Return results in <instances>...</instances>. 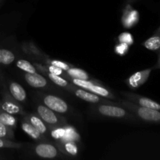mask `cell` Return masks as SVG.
Here are the masks:
<instances>
[{
	"mask_svg": "<svg viewBox=\"0 0 160 160\" xmlns=\"http://www.w3.org/2000/svg\"><path fill=\"white\" fill-rule=\"evenodd\" d=\"M91 110L93 113L103 117L128 120H136L134 115L123 106L117 104V101H112V103H96L92 106Z\"/></svg>",
	"mask_w": 160,
	"mask_h": 160,
	"instance_id": "1",
	"label": "cell"
},
{
	"mask_svg": "<svg viewBox=\"0 0 160 160\" xmlns=\"http://www.w3.org/2000/svg\"><path fill=\"white\" fill-rule=\"evenodd\" d=\"M117 102V104L123 106V108L129 111L135 118L140 119L141 120H143L145 122H149V123H158L160 120V112L159 110L156 109H150L148 107H144V106H138L128 100L120 99Z\"/></svg>",
	"mask_w": 160,
	"mask_h": 160,
	"instance_id": "2",
	"label": "cell"
},
{
	"mask_svg": "<svg viewBox=\"0 0 160 160\" xmlns=\"http://www.w3.org/2000/svg\"><path fill=\"white\" fill-rule=\"evenodd\" d=\"M68 81L77 87L85 89V90L95 94L102 98H107V99L112 100V101H118L120 99V98L116 96L115 94H113L110 90L99 84L96 80H80L70 78Z\"/></svg>",
	"mask_w": 160,
	"mask_h": 160,
	"instance_id": "3",
	"label": "cell"
},
{
	"mask_svg": "<svg viewBox=\"0 0 160 160\" xmlns=\"http://www.w3.org/2000/svg\"><path fill=\"white\" fill-rule=\"evenodd\" d=\"M22 49L34 61L36 60L37 62H42L43 64H49V65L55 66V67L61 68L65 71L73 66L69 64L68 62H62V61L58 60V59H51L45 53L41 51L33 42H28V43L24 44L22 47Z\"/></svg>",
	"mask_w": 160,
	"mask_h": 160,
	"instance_id": "4",
	"label": "cell"
},
{
	"mask_svg": "<svg viewBox=\"0 0 160 160\" xmlns=\"http://www.w3.org/2000/svg\"><path fill=\"white\" fill-rule=\"evenodd\" d=\"M36 114L49 127L63 126L67 124V119L61 116V114L54 112L45 106L44 104H38L36 106Z\"/></svg>",
	"mask_w": 160,
	"mask_h": 160,
	"instance_id": "5",
	"label": "cell"
},
{
	"mask_svg": "<svg viewBox=\"0 0 160 160\" xmlns=\"http://www.w3.org/2000/svg\"><path fill=\"white\" fill-rule=\"evenodd\" d=\"M39 98L42 103L54 112L59 114L68 113L70 112V106L62 98L52 94L38 93Z\"/></svg>",
	"mask_w": 160,
	"mask_h": 160,
	"instance_id": "6",
	"label": "cell"
},
{
	"mask_svg": "<svg viewBox=\"0 0 160 160\" xmlns=\"http://www.w3.org/2000/svg\"><path fill=\"white\" fill-rule=\"evenodd\" d=\"M68 92L73 94L75 96L79 98L80 99L85 101L87 102L92 103V104H96V103H112V100L107 99V98H102L95 94L92 93L88 91L83 89L81 88L77 87L74 84L71 86Z\"/></svg>",
	"mask_w": 160,
	"mask_h": 160,
	"instance_id": "7",
	"label": "cell"
},
{
	"mask_svg": "<svg viewBox=\"0 0 160 160\" xmlns=\"http://www.w3.org/2000/svg\"><path fill=\"white\" fill-rule=\"evenodd\" d=\"M34 152L37 156L44 159H54L62 156V153L56 145L48 142H41L34 146Z\"/></svg>",
	"mask_w": 160,
	"mask_h": 160,
	"instance_id": "8",
	"label": "cell"
},
{
	"mask_svg": "<svg viewBox=\"0 0 160 160\" xmlns=\"http://www.w3.org/2000/svg\"><path fill=\"white\" fill-rule=\"evenodd\" d=\"M119 93L125 99L128 100V101L134 103V104L138 105V106L148 107L150 108V109H156V110H159L160 109V106L159 103L156 102L154 100L151 99L149 98H147V97L142 96V95L128 92H120Z\"/></svg>",
	"mask_w": 160,
	"mask_h": 160,
	"instance_id": "9",
	"label": "cell"
},
{
	"mask_svg": "<svg viewBox=\"0 0 160 160\" xmlns=\"http://www.w3.org/2000/svg\"><path fill=\"white\" fill-rule=\"evenodd\" d=\"M25 81L27 84L31 87L37 89H47L51 88L52 82L48 79H47L45 76L41 74L40 73H25L23 74Z\"/></svg>",
	"mask_w": 160,
	"mask_h": 160,
	"instance_id": "10",
	"label": "cell"
},
{
	"mask_svg": "<svg viewBox=\"0 0 160 160\" xmlns=\"http://www.w3.org/2000/svg\"><path fill=\"white\" fill-rule=\"evenodd\" d=\"M152 70L153 68H148L133 73L126 80V84L131 89L138 88L148 81Z\"/></svg>",
	"mask_w": 160,
	"mask_h": 160,
	"instance_id": "11",
	"label": "cell"
},
{
	"mask_svg": "<svg viewBox=\"0 0 160 160\" xmlns=\"http://www.w3.org/2000/svg\"><path fill=\"white\" fill-rule=\"evenodd\" d=\"M6 87L12 98L20 104H24L28 100V95L25 89L17 81L8 79L6 81Z\"/></svg>",
	"mask_w": 160,
	"mask_h": 160,
	"instance_id": "12",
	"label": "cell"
},
{
	"mask_svg": "<svg viewBox=\"0 0 160 160\" xmlns=\"http://www.w3.org/2000/svg\"><path fill=\"white\" fill-rule=\"evenodd\" d=\"M139 20V12L133 9L131 4H126L122 16V24L126 28H131L137 24Z\"/></svg>",
	"mask_w": 160,
	"mask_h": 160,
	"instance_id": "13",
	"label": "cell"
},
{
	"mask_svg": "<svg viewBox=\"0 0 160 160\" xmlns=\"http://www.w3.org/2000/svg\"><path fill=\"white\" fill-rule=\"evenodd\" d=\"M0 109L12 115L23 116L27 112L22 105L14 98L0 100Z\"/></svg>",
	"mask_w": 160,
	"mask_h": 160,
	"instance_id": "14",
	"label": "cell"
},
{
	"mask_svg": "<svg viewBox=\"0 0 160 160\" xmlns=\"http://www.w3.org/2000/svg\"><path fill=\"white\" fill-rule=\"evenodd\" d=\"M23 117L25 120H28L31 124H32L44 136H47V134H48V132H49L48 126L37 114L26 112Z\"/></svg>",
	"mask_w": 160,
	"mask_h": 160,
	"instance_id": "15",
	"label": "cell"
},
{
	"mask_svg": "<svg viewBox=\"0 0 160 160\" xmlns=\"http://www.w3.org/2000/svg\"><path fill=\"white\" fill-rule=\"evenodd\" d=\"M20 128H21L22 131H24L30 138L34 140L38 141V142H45L46 140L45 136L41 134L32 124H31L24 118L20 121Z\"/></svg>",
	"mask_w": 160,
	"mask_h": 160,
	"instance_id": "16",
	"label": "cell"
},
{
	"mask_svg": "<svg viewBox=\"0 0 160 160\" xmlns=\"http://www.w3.org/2000/svg\"><path fill=\"white\" fill-rule=\"evenodd\" d=\"M56 146L59 148V151L64 155L70 156H76L78 154V147L75 142L68 141V142H59L56 141Z\"/></svg>",
	"mask_w": 160,
	"mask_h": 160,
	"instance_id": "17",
	"label": "cell"
},
{
	"mask_svg": "<svg viewBox=\"0 0 160 160\" xmlns=\"http://www.w3.org/2000/svg\"><path fill=\"white\" fill-rule=\"evenodd\" d=\"M40 73L43 75V76H45L47 79L49 80L55 85H57L58 87L64 89L67 92H68L70 88H71V86L73 85V84L70 83L69 81H67V79H65V78H62L60 76H58V75L52 74V73H48V72L45 71L40 72Z\"/></svg>",
	"mask_w": 160,
	"mask_h": 160,
	"instance_id": "18",
	"label": "cell"
},
{
	"mask_svg": "<svg viewBox=\"0 0 160 160\" xmlns=\"http://www.w3.org/2000/svg\"><path fill=\"white\" fill-rule=\"evenodd\" d=\"M16 61V55L10 49L0 48V65L9 66Z\"/></svg>",
	"mask_w": 160,
	"mask_h": 160,
	"instance_id": "19",
	"label": "cell"
},
{
	"mask_svg": "<svg viewBox=\"0 0 160 160\" xmlns=\"http://www.w3.org/2000/svg\"><path fill=\"white\" fill-rule=\"evenodd\" d=\"M66 73L70 78H76V79L80 80H94L91 78L90 75L85 70L75 67L74 66H72L68 70H66Z\"/></svg>",
	"mask_w": 160,
	"mask_h": 160,
	"instance_id": "20",
	"label": "cell"
},
{
	"mask_svg": "<svg viewBox=\"0 0 160 160\" xmlns=\"http://www.w3.org/2000/svg\"><path fill=\"white\" fill-rule=\"evenodd\" d=\"M15 66L17 68L20 70L24 73H38L36 67H34V64L31 63L30 61L27 60L25 59H17L15 62Z\"/></svg>",
	"mask_w": 160,
	"mask_h": 160,
	"instance_id": "21",
	"label": "cell"
},
{
	"mask_svg": "<svg viewBox=\"0 0 160 160\" xmlns=\"http://www.w3.org/2000/svg\"><path fill=\"white\" fill-rule=\"evenodd\" d=\"M0 121L12 129H16L17 127V118L15 115L9 113L0 109Z\"/></svg>",
	"mask_w": 160,
	"mask_h": 160,
	"instance_id": "22",
	"label": "cell"
},
{
	"mask_svg": "<svg viewBox=\"0 0 160 160\" xmlns=\"http://www.w3.org/2000/svg\"><path fill=\"white\" fill-rule=\"evenodd\" d=\"M143 45L147 49L151 50V51H158L160 48V37L159 30L157 31L156 34H155L151 38L147 39L144 42Z\"/></svg>",
	"mask_w": 160,
	"mask_h": 160,
	"instance_id": "23",
	"label": "cell"
},
{
	"mask_svg": "<svg viewBox=\"0 0 160 160\" xmlns=\"http://www.w3.org/2000/svg\"><path fill=\"white\" fill-rule=\"evenodd\" d=\"M65 127V135L62 140L59 142H68V141H73V142H78L80 139V136L76 130L70 126H67V124L64 125Z\"/></svg>",
	"mask_w": 160,
	"mask_h": 160,
	"instance_id": "24",
	"label": "cell"
},
{
	"mask_svg": "<svg viewBox=\"0 0 160 160\" xmlns=\"http://www.w3.org/2000/svg\"><path fill=\"white\" fill-rule=\"evenodd\" d=\"M50 135L54 140L60 141L63 138L65 135V127L63 126H56V127H49Z\"/></svg>",
	"mask_w": 160,
	"mask_h": 160,
	"instance_id": "25",
	"label": "cell"
},
{
	"mask_svg": "<svg viewBox=\"0 0 160 160\" xmlns=\"http://www.w3.org/2000/svg\"><path fill=\"white\" fill-rule=\"evenodd\" d=\"M0 138L6 139L14 138V130L0 121Z\"/></svg>",
	"mask_w": 160,
	"mask_h": 160,
	"instance_id": "26",
	"label": "cell"
},
{
	"mask_svg": "<svg viewBox=\"0 0 160 160\" xmlns=\"http://www.w3.org/2000/svg\"><path fill=\"white\" fill-rule=\"evenodd\" d=\"M23 145L22 143H18L11 141L10 139H6L0 138V148H14L19 149Z\"/></svg>",
	"mask_w": 160,
	"mask_h": 160,
	"instance_id": "27",
	"label": "cell"
},
{
	"mask_svg": "<svg viewBox=\"0 0 160 160\" xmlns=\"http://www.w3.org/2000/svg\"><path fill=\"white\" fill-rule=\"evenodd\" d=\"M129 45L124 42H119L117 45H115L114 48V51L119 56H124L129 51Z\"/></svg>",
	"mask_w": 160,
	"mask_h": 160,
	"instance_id": "28",
	"label": "cell"
},
{
	"mask_svg": "<svg viewBox=\"0 0 160 160\" xmlns=\"http://www.w3.org/2000/svg\"><path fill=\"white\" fill-rule=\"evenodd\" d=\"M119 42H124L131 45L134 44V37L129 32H123L118 36Z\"/></svg>",
	"mask_w": 160,
	"mask_h": 160,
	"instance_id": "29",
	"label": "cell"
},
{
	"mask_svg": "<svg viewBox=\"0 0 160 160\" xmlns=\"http://www.w3.org/2000/svg\"><path fill=\"white\" fill-rule=\"evenodd\" d=\"M137 0H126V4H131Z\"/></svg>",
	"mask_w": 160,
	"mask_h": 160,
	"instance_id": "30",
	"label": "cell"
},
{
	"mask_svg": "<svg viewBox=\"0 0 160 160\" xmlns=\"http://www.w3.org/2000/svg\"><path fill=\"white\" fill-rule=\"evenodd\" d=\"M5 0H0V6H2V3H3V2H4Z\"/></svg>",
	"mask_w": 160,
	"mask_h": 160,
	"instance_id": "31",
	"label": "cell"
}]
</instances>
